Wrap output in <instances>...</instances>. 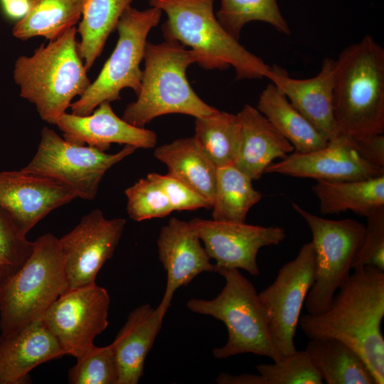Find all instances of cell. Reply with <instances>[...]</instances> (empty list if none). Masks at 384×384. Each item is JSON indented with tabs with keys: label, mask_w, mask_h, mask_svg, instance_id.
Returning <instances> with one entry per match:
<instances>
[{
	"label": "cell",
	"mask_w": 384,
	"mask_h": 384,
	"mask_svg": "<svg viewBox=\"0 0 384 384\" xmlns=\"http://www.w3.org/2000/svg\"><path fill=\"white\" fill-rule=\"evenodd\" d=\"M332 302L319 314H306L299 324L309 338L340 341L353 349L384 383V271L366 265L353 270Z\"/></svg>",
	"instance_id": "1"
},
{
	"label": "cell",
	"mask_w": 384,
	"mask_h": 384,
	"mask_svg": "<svg viewBox=\"0 0 384 384\" xmlns=\"http://www.w3.org/2000/svg\"><path fill=\"white\" fill-rule=\"evenodd\" d=\"M334 115L338 136L360 140L384 132V49L371 36L336 60Z\"/></svg>",
	"instance_id": "2"
},
{
	"label": "cell",
	"mask_w": 384,
	"mask_h": 384,
	"mask_svg": "<svg viewBox=\"0 0 384 384\" xmlns=\"http://www.w3.org/2000/svg\"><path fill=\"white\" fill-rule=\"evenodd\" d=\"M214 0H149L164 11L161 26L166 41H177L200 56L207 70L233 67L237 80L267 78L271 66L242 46L220 25L213 12Z\"/></svg>",
	"instance_id": "3"
},
{
	"label": "cell",
	"mask_w": 384,
	"mask_h": 384,
	"mask_svg": "<svg viewBox=\"0 0 384 384\" xmlns=\"http://www.w3.org/2000/svg\"><path fill=\"white\" fill-rule=\"evenodd\" d=\"M73 27L47 45L42 44L31 56L21 55L14 64L13 77L20 96L36 106L41 118L50 124L70 107L90 85Z\"/></svg>",
	"instance_id": "4"
},
{
	"label": "cell",
	"mask_w": 384,
	"mask_h": 384,
	"mask_svg": "<svg viewBox=\"0 0 384 384\" xmlns=\"http://www.w3.org/2000/svg\"><path fill=\"white\" fill-rule=\"evenodd\" d=\"M143 60L140 90L136 101L125 108L124 121L144 127L156 117L167 114L198 118L217 110L198 96L187 79L188 68L201 60L196 51L174 41H147Z\"/></svg>",
	"instance_id": "5"
},
{
	"label": "cell",
	"mask_w": 384,
	"mask_h": 384,
	"mask_svg": "<svg viewBox=\"0 0 384 384\" xmlns=\"http://www.w3.org/2000/svg\"><path fill=\"white\" fill-rule=\"evenodd\" d=\"M225 286L213 299L192 298L186 302L193 313L211 316L222 321L228 331L226 343L213 351L215 358L225 359L253 353L273 361L282 358L272 341L265 311L252 283L238 269H218Z\"/></svg>",
	"instance_id": "6"
},
{
	"label": "cell",
	"mask_w": 384,
	"mask_h": 384,
	"mask_svg": "<svg viewBox=\"0 0 384 384\" xmlns=\"http://www.w3.org/2000/svg\"><path fill=\"white\" fill-rule=\"evenodd\" d=\"M35 242L23 267L3 287L0 304L1 334L43 319L66 292L65 257L59 238L46 233Z\"/></svg>",
	"instance_id": "7"
},
{
	"label": "cell",
	"mask_w": 384,
	"mask_h": 384,
	"mask_svg": "<svg viewBox=\"0 0 384 384\" xmlns=\"http://www.w3.org/2000/svg\"><path fill=\"white\" fill-rule=\"evenodd\" d=\"M161 13L152 6L139 11L130 6L124 11L116 28L119 37L113 52L95 80L71 103L72 114L88 115L102 102L120 100V92L124 88H131L138 95L147 36L159 23Z\"/></svg>",
	"instance_id": "8"
},
{
	"label": "cell",
	"mask_w": 384,
	"mask_h": 384,
	"mask_svg": "<svg viewBox=\"0 0 384 384\" xmlns=\"http://www.w3.org/2000/svg\"><path fill=\"white\" fill-rule=\"evenodd\" d=\"M292 207L308 225L312 235L315 279L304 306L308 314H319L329 306L336 292L351 273L366 226L353 219H326L295 203Z\"/></svg>",
	"instance_id": "9"
},
{
	"label": "cell",
	"mask_w": 384,
	"mask_h": 384,
	"mask_svg": "<svg viewBox=\"0 0 384 384\" xmlns=\"http://www.w3.org/2000/svg\"><path fill=\"white\" fill-rule=\"evenodd\" d=\"M136 147L124 145L115 154L70 142L44 127L41 141L23 171L55 179L72 190L77 198L93 200L105 173L133 154Z\"/></svg>",
	"instance_id": "10"
},
{
	"label": "cell",
	"mask_w": 384,
	"mask_h": 384,
	"mask_svg": "<svg viewBox=\"0 0 384 384\" xmlns=\"http://www.w3.org/2000/svg\"><path fill=\"white\" fill-rule=\"evenodd\" d=\"M315 272V251L309 242L302 246L295 258L280 267L274 282L258 294L272 341L282 358L297 351L294 336Z\"/></svg>",
	"instance_id": "11"
},
{
	"label": "cell",
	"mask_w": 384,
	"mask_h": 384,
	"mask_svg": "<svg viewBox=\"0 0 384 384\" xmlns=\"http://www.w3.org/2000/svg\"><path fill=\"white\" fill-rule=\"evenodd\" d=\"M110 299L96 283L68 291L50 306L43 320L65 355L78 358L95 345L108 326Z\"/></svg>",
	"instance_id": "12"
},
{
	"label": "cell",
	"mask_w": 384,
	"mask_h": 384,
	"mask_svg": "<svg viewBox=\"0 0 384 384\" xmlns=\"http://www.w3.org/2000/svg\"><path fill=\"white\" fill-rule=\"evenodd\" d=\"M125 224L124 218L107 219L100 209H93L59 238L65 257L66 292L95 282L100 270L113 256Z\"/></svg>",
	"instance_id": "13"
},
{
	"label": "cell",
	"mask_w": 384,
	"mask_h": 384,
	"mask_svg": "<svg viewBox=\"0 0 384 384\" xmlns=\"http://www.w3.org/2000/svg\"><path fill=\"white\" fill-rule=\"evenodd\" d=\"M218 269H241L251 275L260 273L259 250L277 245L286 238L279 226H260L245 223L223 222L196 218L189 221Z\"/></svg>",
	"instance_id": "14"
},
{
	"label": "cell",
	"mask_w": 384,
	"mask_h": 384,
	"mask_svg": "<svg viewBox=\"0 0 384 384\" xmlns=\"http://www.w3.org/2000/svg\"><path fill=\"white\" fill-rule=\"evenodd\" d=\"M76 198L55 179L21 169L0 171V207L25 235L51 211Z\"/></svg>",
	"instance_id": "15"
},
{
	"label": "cell",
	"mask_w": 384,
	"mask_h": 384,
	"mask_svg": "<svg viewBox=\"0 0 384 384\" xmlns=\"http://www.w3.org/2000/svg\"><path fill=\"white\" fill-rule=\"evenodd\" d=\"M265 173L316 181H355L384 174V169L364 160L349 140L338 136L319 149L294 151L279 162L271 164Z\"/></svg>",
	"instance_id": "16"
},
{
	"label": "cell",
	"mask_w": 384,
	"mask_h": 384,
	"mask_svg": "<svg viewBox=\"0 0 384 384\" xmlns=\"http://www.w3.org/2000/svg\"><path fill=\"white\" fill-rule=\"evenodd\" d=\"M157 250L167 274L166 289L159 304L166 309L179 287L188 285L204 272H215V265L190 222L171 218L160 230Z\"/></svg>",
	"instance_id": "17"
},
{
	"label": "cell",
	"mask_w": 384,
	"mask_h": 384,
	"mask_svg": "<svg viewBox=\"0 0 384 384\" xmlns=\"http://www.w3.org/2000/svg\"><path fill=\"white\" fill-rule=\"evenodd\" d=\"M336 60H323L319 73L307 79L291 78L280 66H271L267 78L329 142L338 137L334 115Z\"/></svg>",
	"instance_id": "18"
},
{
	"label": "cell",
	"mask_w": 384,
	"mask_h": 384,
	"mask_svg": "<svg viewBox=\"0 0 384 384\" xmlns=\"http://www.w3.org/2000/svg\"><path fill=\"white\" fill-rule=\"evenodd\" d=\"M55 125L63 132L65 139L78 144H87L102 151L108 150L113 143L137 149H151L157 142L154 132L135 127L119 118L109 102H102L85 116L65 112Z\"/></svg>",
	"instance_id": "19"
},
{
	"label": "cell",
	"mask_w": 384,
	"mask_h": 384,
	"mask_svg": "<svg viewBox=\"0 0 384 384\" xmlns=\"http://www.w3.org/2000/svg\"><path fill=\"white\" fill-rule=\"evenodd\" d=\"M43 319L0 335V384H23L36 366L65 356Z\"/></svg>",
	"instance_id": "20"
},
{
	"label": "cell",
	"mask_w": 384,
	"mask_h": 384,
	"mask_svg": "<svg viewBox=\"0 0 384 384\" xmlns=\"http://www.w3.org/2000/svg\"><path fill=\"white\" fill-rule=\"evenodd\" d=\"M168 309L142 304L132 311L112 343L119 368L117 384H137Z\"/></svg>",
	"instance_id": "21"
},
{
	"label": "cell",
	"mask_w": 384,
	"mask_h": 384,
	"mask_svg": "<svg viewBox=\"0 0 384 384\" xmlns=\"http://www.w3.org/2000/svg\"><path fill=\"white\" fill-rule=\"evenodd\" d=\"M237 114L242 124V142L234 166L257 180L274 159H284L294 148L257 108L245 105Z\"/></svg>",
	"instance_id": "22"
},
{
	"label": "cell",
	"mask_w": 384,
	"mask_h": 384,
	"mask_svg": "<svg viewBox=\"0 0 384 384\" xmlns=\"http://www.w3.org/2000/svg\"><path fill=\"white\" fill-rule=\"evenodd\" d=\"M154 155L167 166L169 174L206 198L213 206L218 168L193 137L157 146Z\"/></svg>",
	"instance_id": "23"
},
{
	"label": "cell",
	"mask_w": 384,
	"mask_h": 384,
	"mask_svg": "<svg viewBox=\"0 0 384 384\" xmlns=\"http://www.w3.org/2000/svg\"><path fill=\"white\" fill-rule=\"evenodd\" d=\"M257 109L292 144L296 151L309 152L329 144L328 139L272 82L260 93Z\"/></svg>",
	"instance_id": "24"
},
{
	"label": "cell",
	"mask_w": 384,
	"mask_h": 384,
	"mask_svg": "<svg viewBox=\"0 0 384 384\" xmlns=\"http://www.w3.org/2000/svg\"><path fill=\"white\" fill-rule=\"evenodd\" d=\"M312 191L324 215L351 210L366 218L384 206V174L355 181H316Z\"/></svg>",
	"instance_id": "25"
},
{
	"label": "cell",
	"mask_w": 384,
	"mask_h": 384,
	"mask_svg": "<svg viewBox=\"0 0 384 384\" xmlns=\"http://www.w3.org/2000/svg\"><path fill=\"white\" fill-rule=\"evenodd\" d=\"M309 339L305 350L324 383L376 384L364 361L351 347L336 339Z\"/></svg>",
	"instance_id": "26"
},
{
	"label": "cell",
	"mask_w": 384,
	"mask_h": 384,
	"mask_svg": "<svg viewBox=\"0 0 384 384\" xmlns=\"http://www.w3.org/2000/svg\"><path fill=\"white\" fill-rule=\"evenodd\" d=\"M84 0H30L26 15L16 22L13 36L26 41L39 36L54 40L79 23Z\"/></svg>",
	"instance_id": "27"
},
{
	"label": "cell",
	"mask_w": 384,
	"mask_h": 384,
	"mask_svg": "<svg viewBox=\"0 0 384 384\" xmlns=\"http://www.w3.org/2000/svg\"><path fill=\"white\" fill-rule=\"evenodd\" d=\"M132 0H84L76 28L79 54L88 70L100 55L105 44Z\"/></svg>",
	"instance_id": "28"
},
{
	"label": "cell",
	"mask_w": 384,
	"mask_h": 384,
	"mask_svg": "<svg viewBox=\"0 0 384 384\" xmlns=\"http://www.w3.org/2000/svg\"><path fill=\"white\" fill-rule=\"evenodd\" d=\"M193 137L217 168L234 165L242 142L241 122L238 114L217 110L196 118Z\"/></svg>",
	"instance_id": "29"
},
{
	"label": "cell",
	"mask_w": 384,
	"mask_h": 384,
	"mask_svg": "<svg viewBox=\"0 0 384 384\" xmlns=\"http://www.w3.org/2000/svg\"><path fill=\"white\" fill-rule=\"evenodd\" d=\"M252 181L234 165L218 167L212 206L213 220L245 223L250 208L262 197L254 188Z\"/></svg>",
	"instance_id": "30"
},
{
	"label": "cell",
	"mask_w": 384,
	"mask_h": 384,
	"mask_svg": "<svg viewBox=\"0 0 384 384\" xmlns=\"http://www.w3.org/2000/svg\"><path fill=\"white\" fill-rule=\"evenodd\" d=\"M215 16L223 28L238 41L242 28L253 21L269 23L285 35L291 33L277 0H220Z\"/></svg>",
	"instance_id": "31"
},
{
	"label": "cell",
	"mask_w": 384,
	"mask_h": 384,
	"mask_svg": "<svg viewBox=\"0 0 384 384\" xmlns=\"http://www.w3.org/2000/svg\"><path fill=\"white\" fill-rule=\"evenodd\" d=\"M118 380L119 368L112 343L94 346L77 358L68 373L70 384H117Z\"/></svg>",
	"instance_id": "32"
},
{
	"label": "cell",
	"mask_w": 384,
	"mask_h": 384,
	"mask_svg": "<svg viewBox=\"0 0 384 384\" xmlns=\"http://www.w3.org/2000/svg\"><path fill=\"white\" fill-rule=\"evenodd\" d=\"M35 242L18 228L7 211L0 207V279L5 284L26 263Z\"/></svg>",
	"instance_id": "33"
},
{
	"label": "cell",
	"mask_w": 384,
	"mask_h": 384,
	"mask_svg": "<svg viewBox=\"0 0 384 384\" xmlns=\"http://www.w3.org/2000/svg\"><path fill=\"white\" fill-rule=\"evenodd\" d=\"M265 384H321L322 378L304 349L271 364L256 366Z\"/></svg>",
	"instance_id": "34"
},
{
	"label": "cell",
	"mask_w": 384,
	"mask_h": 384,
	"mask_svg": "<svg viewBox=\"0 0 384 384\" xmlns=\"http://www.w3.org/2000/svg\"><path fill=\"white\" fill-rule=\"evenodd\" d=\"M124 193L127 199V211L133 220L164 218L174 211L160 185L147 176L128 187Z\"/></svg>",
	"instance_id": "35"
},
{
	"label": "cell",
	"mask_w": 384,
	"mask_h": 384,
	"mask_svg": "<svg viewBox=\"0 0 384 384\" xmlns=\"http://www.w3.org/2000/svg\"><path fill=\"white\" fill-rule=\"evenodd\" d=\"M367 225L352 270L370 265L384 271V206L367 217Z\"/></svg>",
	"instance_id": "36"
},
{
	"label": "cell",
	"mask_w": 384,
	"mask_h": 384,
	"mask_svg": "<svg viewBox=\"0 0 384 384\" xmlns=\"http://www.w3.org/2000/svg\"><path fill=\"white\" fill-rule=\"evenodd\" d=\"M148 178L157 182L165 192L173 210L212 208L211 203L186 184L167 174L150 173Z\"/></svg>",
	"instance_id": "37"
},
{
	"label": "cell",
	"mask_w": 384,
	"mask_h": 384,
	"mask_svg": "<svg viewBox=\"0 0 384 384\" xmlns=\"http://www.w3.org/2000/svg\"><path fill=\"white\" fill-rule=\"evenodd\" d=\"M348 139L364 160L373 166L384 169L383 134H377L360 140Z\"/></svg>",
	"instance_id": "38"
},
{
	"label": "cell",
	"mask_w": 384,
	"mask_h": 384,
	"mask_svg": "<svg viewBox=\"0 0 384 384\" xmlns=\"http://www.w3.org/2000/svg\"><path fill=\"white\" fill-rule=\"evenodd\" d=\"M4 15L9 20L18 21L28 11L30 0H0Z\"/></svg>",
	"instance_id": "39"
},
{
	"label": "cell",
	"mask_w": 384,
	"mask_h": 384,
	"mask_svg": "<svg viewBox=\"0 0 384 384\" xmlns=\"http://www.w3.org/2000/svg\"><path fill=\"white\" fill-rule=\"evenodd\" d=\"M219 384H265L264 379L260 374L230 375L221 373L216 378Z\"/></svg>",
	"instance_id": "40"
},
{
	"label": "cell",
	"mask_w": 384,
	"mask_h": 384,
	"mask_svg": "<svg viewBox=\"0 0 384 384\" xmlns=\"http://www.w3.org/2000/svg\"><path fill=\"white\" fill-rule=\"evenodd\" d=\"M4 284V283L3 282V281L0 279V304H1V294H2Z\"/></svg>",
	"instance_id": "41"
}]
</instances>
